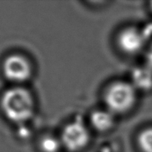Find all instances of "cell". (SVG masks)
<instances>
[{"label":"cell","mask_w":152,"mask_h":152,"mask_svg":"<svg viewBox=\"0 0 152 152\" xmlns=\"http://www.w3.org/2000/svg\"><path fill=\"white\" fill-rule=\"evenodd\" d=\"M105 102L110 112L123 114L132 108L136 102V88L132 83L115 82L107 88Z\"/></svg>","instance_id":"7a4b0ae2"},{"label":"cell","mask_w":152,"mask_h":152,"mask_svg":"<svg viewBox=\"0 0 152 152\" xmlns=\"http://www.w3.org/2000/svg\"><path fill=\"white\" fill-rule=\"evenodd\" d=\"M145 40L142 31L135 28H128L123 30L118 37V44L120 49L127 54L139 53L145 45Z\"/></svg>","instance_id":"5b68a950"},{"label":"cell","mask_w":152,"mask_h":152,"mask_svg":"<svg viewBox=\"0 0 152 152\" xmlns=\"http://www.w3.org/2000/svg\"><path fill=\"white\" fill-rule=\"evenodd\" d=\"M151 7H152V3H151Z\"/></svg>","instance_id":"7c38bea8"},{"label":"cell","mask_w":152,"mask_h":152,"mask_svg":"<svg viewBox=\"0 0 152 152\" xmlns=\"http://www.w3.org/2000/svg\"><path fill=\"white\" fill-rule=\"evenodd\" d=\"M3 69L7 80L16 83L26 81L31 75L30 62L24 56L17 54L7 56L4 61Z\"/></svg>","instance_id":"277c9868"},{"label":"cell","mask_w":152,"mask_h":152,"mask_svg":"<svg viewBox=\"0 0 152 152\" xmlns=\"http://www.w3.org/2000/svg\"><path fill=\"white\" fill-rule=\"evenodd\" d=\"M90 140V134L84 124L77 120L68 124L64 128L61 142L70 152L80 151L86 147Z\"/></svg>","instance_id":"3957f363"},{"label":"cell","mask_w":152,"mask_h":152,"mask_svg":"<svg viewBox=\"0 0 152 152\" xmlns=\"http://www.w3.org/2000/svg\"><path fill=\"white\" fill-rule=\"evenodd\" d=\"M146 64H147V67H149L150 69H152V46L150 48V49L148 50V52L146 53Z\"/></svg>","instance_id":"8fae6325"},{"label":"cell","mask_w":152,"mask_h":152,"mask_svg":"<svg viewBox=\"0 0 152 152\" xmlns=\"http://www.w3.org/2000/svg\"><path fill=\"white\" fill-rule=\"evenodd\" d=\"M132 84L136 89L149 91L152 88V69L147 66L137 67L132 72Z\"/></svg>","instance_id":"8992f818"},{"label":"cell","mask_w":152,"mask_h":152,"mask_svg":"<svg viewBox=\"0 0 152 152\" xmlns=\"http://www.w3.org/2000/svg\"><path fill=\"white\" fill-rule=\"evenodd\" d=\"M142 33L143 34L145 42L148 40L152 41V23L148 24L147 26H145L143 30H142Z\"/></svg>","instance_id":"30bf717a"},{"label":"cell","mask_w":152,"mask_h":152,"mask_svg":"<svg viewBox=\"0 0 152 152\" xmlns=\"http://www.w3.org/2000/svg\"><path fill=\"white\" fill-rule=\"evenodd\" d=\"M91 124L98 132H106L112 129L115 123L112 113L106 110H96L91 115Z\"/></svg>","instance_id":"52a82bcc"},{"label":"cell","mask_w":152,"mask_h":152,"mask_svg":"<svg viewBox=\"0 0 152 152\" xmlns=\"http://www.w3.org/2000/svg\"><path fill=\"white\" fill-rule=\"evenodd\" d=\"M137 141L142 152H152V128L143 130L139 134Z\"/></svg>","instance_id":"9c48e42d"},{"label":"cell","mask_w":152,"mask_h":152,"mask_svg":"<svg viewBox=\"0 0 152 152\" xmlns=\"http://www.w3.org/2000/svg\"><path fill=\"white\" fill-rule=\"evenodd\" d=\"M1 107L7 119L13 122L22 123L32 116L34 103L28 90L21 87H13L3 94Z\"/></svg>","instance_id":"6da1fadb"},{"label":"cell","mask_w":152,"mask_h":152,"mask_svg":"<svg viewBox=\"0 0 152 152\" xmlns=\"http://www.w3.org/2000/svg\"><path fill=\"white\" fill-rule=\"evenodd\" d=\"M61 145V140L53 136H45L40 142V148L43 152H58Z\"/></svg>","instance_id":"ba28073f"}]
</instances>
